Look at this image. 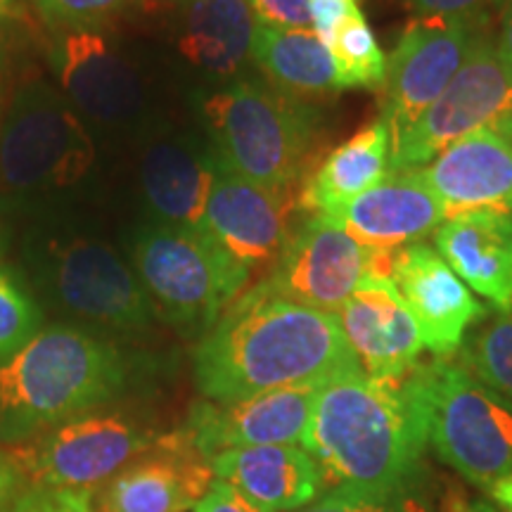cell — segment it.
I'll list each match as a JSON object with an SVG mask.
<instances>
[{
  "label": "cell",
  "instance_id": "obj_1",
  "mask_svg": "<svg viewBox=\"0 0 512 512\" xmlns=\"http://www.w3.org/2000/svg\"><path fill=\"white\" fill-rule=\"evenodd\" d=\"M335 313L278 297L264 283L242 292L197 342L192 375L209 401H238L358 373Z\"/></svg>",
  "mask_w": 512,
  "mask_h": 512
},
{
  "label": "cell",
  "instance_id": "obj_2",
  "mask_svg": "<svg viewBox=\"0 0 512 512\" xmlns=\"http://www.w3.org/2000/svg\"><path fill=\"white\" fill-rule=\"evenodd\" d=\"M415 368L399 380L358 370L320 384L302 448L328 489L377 498L413 494L430 446Z\"/></svg>",
  "mask_w": 512,
  "mask_h": 512
},
{
  "label": "cell",
  "instance_id": "obj_3",
  "mask_svg": "<svg viewBox=\"0 0 512 512\" xmlns=\"http://www.w3.org/2000/svg\"><path fill=\"white\" fill-rule=\"evenodd\" d=\"M131 361L110 339L55 323L0 366V444L22 446L76 415L112 406Z\"/></svg>",
  "mask_w": 512,
  "mask_h": 512
},
{
  "label": "cell",
  "instance_id": "obj_4",
  "mask_svg": "<svg viewBox=\"0 0 512 512\" xmlns=\"http://www.w3.org/2000/svg\"><path fill=\"white\" fill-rule=\"evenodd\" d=\"M214 152L247 181L302 190L318 150V114L271 86L238 81L200 107Z\"/></svg>",
  "mask_w": 512,
  "mask_h": 512
},
{
  "label": "cell",
  "instance_id": "obj_5",
  "mask_svg": "<svg viewBox=\"0 0 512 512\" xmlns=\"http://www.w3.org/2000/svg\"><path fill=\"white\" fill-rule=\"evenodd\" d=\"M418 384L427 418V444L441 463L489 491L512 472V401L460 361L418 363Z\"/></svg>",
  "mask_w": 512,
  "mask_h": 512
},
{
  "label": "cell",
  "instance_id": "obj_6",
  "mask_svg": "<svg viewBox=\"0 0 512 512\" xmlns=\"http://www.w3.org/2000/svg\"><path fill=\"white\" fill-rule=\"evenodd\" d=\"M133 266L159 316L197 342L245 292L252 275L204 230L162 223L140 230L133 245Z\"/></svg>",
  "mask_w": 512,
  "mask_h": 512
},
{
  "label": "cell",
  "instance_id": "obj_7",
  "mask_svg": "<svg viewBox=\"0 0 512 512\" xmlns=\"http://www.w3.org/2000/svg\"><path fill=\"white\" fill-rule=\"evenodd\" d=\"M38 283L57 311L74 320L69 325L114 344L150 335L159 316L138 273L98 240L50 242Z\"/></svg>",
  "mask_w": 512,
  "mask_h": 512
},
{
  "label": "cell",
  "instance_id": "obj_8",
  "mask_svg": "<svg viewBox=\"0 0 512 512\" xmlns=\"http://www.w3.org/2000/svg\"><path fill=\"white\" fill-rule=\"evenodd\" d=\"M95 159L93 140L72 102L43 81L27 83L0 126V181L15 190L79 183Z\"/></svg>",
  "mask_w": 512,
  "mask_h": 512
},
{
  "label": "cell",
  "instance_id": "obj_9",
  "mask_svg": "<svg viewBox=\"0 0 512 512\" xmlns=\"http://www.w3.org/2000/svg\"><path fill=\"white\" fill-rule=\"evenodd\" d=\"M157 437L159 430L152 422L105 406L17 446L12 460L29 484L93 496Z\"/></svg>",
  "mask_w": 512,
  "mask_h": 512
},
{
  "label": "cell",
  "instance_id": "obj_10",
  "mask_svg": "<svg viewBox=\"0 0 512 512\" xmlns=\"http://www.w3.org/2000/svg\"><path fill=\"white\" fill-rule=\"evenodd\" d=\"M510 124L512 79L486 27L444 93L392 145V174L422 169L448 145L484 128L508 136Z\"/></svg>",
  "mask_w": 512,
  "mask_h": 512
},
{
  "label": "cell",
  "instance_id": "obj_11",
  "mask_svg": "<svg viewBox=\"0 0 512 512\" xmlns=\"http://www.w3.org/2000/svg\"><path fill=\"white\" fill-rule=\"evenodd\" d=\"M491 27L482 17H413L387 60L382 114L392 145L418 121L460 72L479 34Z\"/></svg>",
  "mask_w": 512,
  "mask_h": 512
},
{
  "label": "cell",
  "instance_id": "obj_12",
  "mask_svg": "<svg viewBox=\"0 0 512 512\" xmlns=\"http://www.w3.org/2000/svg\"><path fill=\"white\" fill-rule=\"evenodd\" d=\"M373 261L375 249L351 238L335 216L316 211L299 216L261 283L294 304L337 316L358 283L373 271Z\"/></svg>",
  "mask_w": 512,
  "mask_h": 512
},
{
  "label": "cell",
  "instance_id": "obj_13",
  "mask_svg": "<svg viewBox=\"0 0 512 512\" xmlns=\"http://www.w3.org/2000/svg\"><path fill=\"white\" fill-rule=\"evenodd\" d=\"M299 192L264 188L219 162L202 230L249 271L271 268L299 221Z\"/></svg>",
  "mask_w": 512,
  "mask_h": 512
},
{
  "label": "cell",
  "instance_id": "obj_14",
  "mask_svg": "<svg viewBox=\"0 0 512 512\" xmlns=\"http://www.w3.org/2000/svg\"><path fill=\"white\" fill-rule=\"evenodd\" d=\"M211 458L183 427L159 434L152 446L121 467L98 491L93 512H190L214 484Z\"/></svg>",
  "mask_w": 512,
  "mask_h": 512
},
{
  "label": "cell",
  "instance_id": "obj_15",
  "mask_svg": "<svg viewBox=\"0 0 512 512\" xmlns=\"http://www.w3.org/2000/svg\"><path fill=\"white\" fill-rule=\"evenodd\" d=\"M320 384H297L238 401L192 403L183 432L207 458L254 446L299 444L309 430Z\"/></svg>",
  "mask_w": 512,
  "mask_h": 512
},
{
  "label": "cell",
  "instance_id": "obj_16",
  "mask_svg": "<svg viewBox=\"0 0 512 512\" xmlns=\"http://www.w3.org/2000/svg\"><path fill=\"white\" fill-rule=\"evenodd\" d=\"M389 278L418 323L422 344L437 358L458 354L470 328L489 313L437 249L425 242L396 249Z\"/></svg>",
  "mask_w": 512,
  "mask_h": 512
},
{
  "label": "cell",
  "instance_id": "obj_17",
  "mask_svg": "<svg viewBox=\"0 0 512 512\" xmlns=\"http://www.w3.org/2000/svg\"><path fill=\"white\" fill-rule=\"evenodd\" d=\"M358 366L375 380H399L420 363L418 323L387 273L370 271L337 311Z\"/></svg>",
  "mask_w": 512,
  "mask_h": 512
},
{
  "label": "cell",
  "instance_id": "obj_18",
  "mask_svg": "<svg viewBox=\"0 0 512 512\" xmlns=\"http://www.w3.org/2000/svg\"><path fill=\"white\" fill-rule=\"evenodd\" d=\"M446 211V219L465 211L512 214V140L494 128L470 133L413 171Z\"/></svg>",
  "mask_w": 512,
  "mask_h": 512
},
{
  "label": "cell",
  "instance_id": "obj_19",
  "mask_svg": "<svg viewBox=\"0 0 512 512\" xmlns=\"http://www.w3.org/2000/svg\"><path fill=\"white\" fill-rule=\"evenodd\" d=\"M55 72L64 98L100 124H119L143 107V83L133 64L93 29L69 31L62 38Z\"/></svg>",
  "mask_w": 512,
  "mask_h": 512
},
{
  "label": "cell",
  "instance_id": "obj_20",
  "mask_svg": "<svg viewBox=\"0 0 512 512\" xmlns=\"http://www.w3.org/2000/svg\"><path fill=\"white\" fill-rule=\"evenodd\" d=\"M335 219L363 247L396 252L437 233L446 211L413 171H403L358 195Z\"/></svg>",
  "mask_w": 512,
  "mask_h": 512
},
{
  "label": "cell",
  "instance_id": "obj_21",
  "mask_svg": "<svg viewBox=\"0 0 512 512\" xmlns=\"http://www.w3.org/2000/svg\"><path fill=\"white\" fill-rule=\"evenodd\" d=\"M434 249L463 283L496 311L512 306V214L465 211L434 233Z\"/></svg>",
  "mask_w": 512,
  "mask_h": 512
},
{
  "label": "cell",
  "instance_id": "obj_22",
  "mask_svg": "<svg viewBox=\"0 0 512 512\" xmlns=\"http://www.w3.org/2000/svg\"><path fill=\"white\" fill-rule=\"evenodd\" d=\"M214 477L273 512H294L328 491L316 460L299 444L233 448L211 458Z\"/></svg>",
  "mask_w": 512,
  "mask_h": 512
},
{
  "label": "cell",
  "instance_id": "obj_23",
  "mask_svg": "<svg viewBox=\"0 0 512 512\" xmlns=\"http://www.w3.org/2000/svg\"><path fill=\"white\" fill-rule=\"evenodd\" d=\"M214 150L188 140H159L140 164L145 202L162 226L202 230L207 202L216 181Z\"/></svg>",
  "mask_w": 512,
  "mask_h": 512
},
{
  "label": "cell",
  "instance_id": "obj_24",
  "mask_svg": "<svg viewBox=\"0 0 512 512\" xmlns=\"http://www.w3.org/2000/svg\"><path fill=\"white\" fill-rule=\"evenodd\" d=\"M392 174V133L377 117L320 159L299 192V207L306 214H330L354 202Z\"/></svg>",
  "mask_w": 512,
  "mask_h": 512
},
{
  "label": "cell",
  "instance_id": "obj_25",
  "mask_svg": "<svg viewBox=\"0 0 512 512\" xmlns=\"http://www.w3.org/2000/svg\"><path fill=\"white\" fill-rule=\"evenodd\" d=\"M254 31L247 0H188L178 15V53L202 72L233 76L252 60Z\"/></svg>",
  "mask_w": 512,
  "mask_h": 512
},
{
  "label": "cell",
  "instance_id": "obj_26",
  "mask_svg": "<svg viewBox=\"0 0 512 512\" xmlns=\"http://www.w3.org/2000/svg\"><path fill=\"white\" fill-rule=\"evenodd\" d=\"M252 60L273 91L294 100L339 93L330 48L313 29H275L256 22Z\"/></svg>",
  "mask_w": 512,
  "mask_h": 512
},
{
  "label": "cell",
  "instance_id": "obj_27",
  "mask_svg": "<svg viewBox=\"0 0 512 512\" xmlns=\"http://www.w3.org/2000/svg\"><path fill=\"white\" fill-rule=\"evenodd\" d=\"M458 361L505 399L512 401V306L486 316L467 332Z\"/></svg>",
  "mask_w": 512,
  "mask_h": 512
},
{
  "label": "cell",
  "instance_id": "obj_28",
  "mask_svg": "<svg viewBox=\"0 0 512 512\" xmlns=\"http://www.w3.org/2000/svg\"><path fill=\"white\" fill-rule=\"evenodd\" d=\"M328 48L332 62H335L339 91H351V88L377 91V88L384 86V81H387V57H384L363 12H356L337 31Z\"/></svg>",
  "mask_w": 512,
  "mask_h": 512
},
{
  "label": "cell",
  "instance_id": "obj_29",
  "mask_svg": "<svg viewBox=\"0 0 512 512\" xmlns=\"http://www.w3.org/2000/svg\"><path fill=\"white\" fill-rule=\"evenodd\" d=\"M43 330V309L31 292L0 266V366Z\"/></svg>",
  "mask_w": 512,
  "mask_h": 512
},
{
  "label": "cell",
  "instance_id": "obj_30",
  "mask_svg": "<svg viewBox=\"0 0 512 512\" xmlns=\"http://www.w3.org/2000/svg\"><path fill=\"white\" fill-rule=\"evenodd\" d=\"M50 24L67 29H93L124 8L126 0H36Z\"/></svg>",
  "mask_w": 512,
  "mask_h": 512
},
{
  "label": "cell",
  "instance_id": "obj_31",
  "mask_svg": "<svg viewBox=\"0 0 512 512\" xmlns=\"http://www.w3.org/2000/svg\"><path fill=\"white\" fill-rule=\"evenodd\" d=\"M294 512H415V508L408 498H377L344 489H328L316 501Z\"/></svg>",
  "mask_w": 512,
  "mask_h": 512
},
{
  "label": "cell",
  "instance_id": "obj_32",
  "mask_svg": "<svg viewBox=\"0 0 512 512\" xmlns=\"http://www.w3.org/2000/svg\"><path fill=\"white\" fill-rule=\"evenodd\" d=\"M5 512H93L91 496L53 486L27 484Z\"/></svg>",
  "mask_w": 512,
  "mask_h": 512
},
{
  "label": "cell",
  "instance_id": "obj_33",
  "mask_svg": "<svg viewBox=\"0 0 512 512\" xmlns=\"http://www.w3.org/2000/svg\"><path fill=\"white\" fill-rule=\"evenodd\" d=\"M256 22L275 29H311V0H247Z\"/></svg>",
  "mask_w": 512,
  "mask_h": 512
},
{
  "label": "cell",
  "instance_id": "obj_34",
  "mask_svg": "<svg viewBox=\"0 0 512 512\" xmlns=\"http://www.w3.org/2000/svg\"><path fill=\"white\" fill-rule=\"evenodd\" d=\"M356 0H311V29L325 46H330L337 31L356 15Z\"/></svg>",
  "mask_w": 512,
  "mask_h": 512
},
{
  "label": "cell",
  "instance_id": "obj_35",
  "mask_svg": "<svg viewBox=\"0 0 512 512\" xmlns=\"http://www.w3.org/2000/svg\"><path fill=\"white\" fill-rule=\"evenodd\" d=\"M415 17H482L505 0H406Z\"/></svg>",
  "mask_w": 512,
  "mask_h": 512
},
{
  "label": "cell",
  "instance_id": "obj_36",
  "mask_svg": "<svg viewBox=\"0 0 512 512\" xmlns=\"http://www.w3.org/2000/svg\"><path fill=\"white\" fill-rule=\"evenodd\" d=\"M192 512H273L259 505L252 498L242 494V491L235 489L221 479H214L211 489L204 494L200 503L195 505Z\"/></svg>",
  "mask_w": 512,
  "mask_h": 512
},
{
  "label": "cell",
  "instance_id": "obj_37",
  "mask_svg": "<svg viewBox=\"0 0 512 512\" xmlns=\"http://www.w3.org/2000/svg\"><path fill=\"white\" fill-rule=\"evenodd\" d=\"M27 484V477L22 475L12 456L0 451V512L10 508V503L27 489Z\"/></svg>",
  "mask_w": 512,
  "mask_h": 512
},
{
  "label": "cell",
  "instance_id": "obj_38",
  "mask_svg": "<svg viewBox=\"0 0 512 512\" xmlns=\"http://www.w3.org/2000/svg\"><path fill=\"white\" fill-rule=\"evenodd\" d=\"M496 50H498V57H501L505 72H508L512 79V0H505L503 3L501 27H498V38H496Z\"/></svg>",
  "mask_w": 512,
  "mask_h": 512
},
{
  "label": "cell",
  "instance_id": "obj_39",
  "mask_svg": "<svg viewBox=\"0 0 512 512\" xmlns=\"http://www.w3.org/2000/svg\"><path fill=\"white\" fill-rule=\"evenodd\" d=\"M489 496L494 498L498 508L503 512H512V472L508 477L498 479V482L489 489Z\"/></svg>",
  "mask_w": 512,
  "mask_h": 512
},
{
  "label": "cell",
  "instance_id": "obj_40",
  "mask_svg": "<svg viewBox=\"0 0 512 512\" xmlns=\"http://www.w3.org/2000/svg\"><path fill=\"white\" fill-rule=\"evenodd\" d=\"M460 512H501L498 508H494L491 503H484V501H477L472 505H467V508H463Z\"/></svg>",
  "mask_w": 512,
  "mask_h": 512
},
{
  "label": "cell",
  "instance_id": "obj_41",
  "mask_svg": "<svg viewBox=\"0 0 512 512\" xmlns=\"http://www.w3.org/2000/svg\"><path fill=\"white\" fill-rule=\"evenodd\" d=\"M15 12V0H0V19L10 17Z\"/></svg>",
  "mask_w": 512,
  "mask_h": 512
},
{
  "label": "cell",
  "instance_id": "obj_42",
  "mask_svg": "<svg viewBox=\"0 0 512 512\" xmlns=\"http://www.w3.org/2000/svg\"><path fill=\"white\" fill-rule=\"evenodd\" d=\"M150 3H188V0H150Z\"/></svg>",
  "mask_w": 512,
  "mask_h": 512
},
{
  "label": "cell",
  "instance_id": "obj_43",
  "mask_svg": "<svg viewBox=\"0 0 512 512\" xmlns=\"http://www.w3.org/2000/svg\"><path fill=\"white\" fill-rule=\"evenodd\" d=\"M0 245H3V219H0Z\"/></svg>",
  "mask_w": 512,
  "mask_h": 512
},
{
  "label": "cell",
  "instance_id": "obj_44",
  "mask_svg": "<svg viewBox=\"0 0 512 512\" xmlns=\"http://www.w3.org/2000/svg\"><path fill=\"white\" fill-rule=\"evenodd\" d=\"M508 138L512 140V124H510V131H508Z\"/></svg>",
  "mask_w": 512,
  "mask_h": 512
}]
</instances>
